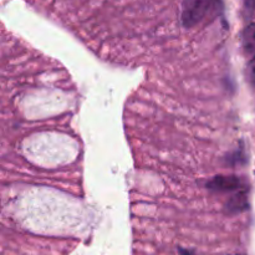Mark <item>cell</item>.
<instances>
[{"label":"cell","instance_id":"cell-4","mask_svg":"<svg viewBox=\"0 0 255 255\" xmlns=\"http://www.w3.org/2000/svg\"><path fill=\"white\" fill-rule=\"evenodd\" d=\"M242 49L246 56L255 55V22H252L244 29L242 35Z\"/></svg>","mask_w":255,"mask_h":255},{"label":"cell","instance_id":"cell-5","mask_svg":"<svg viewBox=\"0 0 255 255\" xmlns=\"http://www.w3.org/2000/svg\"><path fill=\"white\" fill-rule=\"evenodd\" d=\"M247 76H248V81L252 86L255 87V55L251 57L248 62V67H247Z\"/></svg>","mask_w":255,"mask_h":255},{"label":"cell","instance_id":"cell-2","mask_svg":"<svg viewBox=\"0 0 255 255\" xmlns=\"http://www.w3.org/2000/svg\"><path fill=\"white\" fill-rule=\"evenodd\" d=\"M242 186H243L242 179L234 174H232V176H216L207 184L209 191L217 192V193L238 191L242 188Z\"/></svg>","mask_w":255,"mask_h":255},{"label":"cell","instance_id":"cell-3","mask_svg":"<svg viewBox=\"0 0 255 255\" xmlns=\"http://www.w3.org/2000/svg\"><path fill=\"white\" fill-rule=\"evenodd\" d=\"M249 208V203H248V193L247 191H239L227 202L226 204V213L228 216H234V214L238 213H243L244 211Z\"/></svg>","mask_w":255,"mask_h":255},{"label":"cell","instance_id":"cell-1","mask_svg":"<svg viewBox=\"0 0 255 255\" xmlns=\"http://www.w3.org/2000/svg\"><path fill=\"white\" fill-rule=\"evenodd\" d=\"M216 0H184L181 20L184 27H193L206 17Z\"/></svg>","mask_w":255,"mask_h":255},{"label":"cell","instance_id":"cell-6","mask_svg":"<svg viewBox=\"0 0 255 255\" xmlns=\"http://www.w3.org/2000/svg\"><path fill=\"white\" fill-rule=\"evenodd\" d=\"M178 253L181 254V255H194L193 252H191V251H184V249H182V248L178 249Z\"/></svg>","mask_w":255,"mask_h":255}]
</instances>
